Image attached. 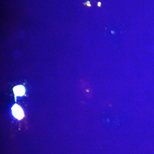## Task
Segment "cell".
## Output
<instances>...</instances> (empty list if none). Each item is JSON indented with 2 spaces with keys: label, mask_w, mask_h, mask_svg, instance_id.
I'll return each mask as SVG.
<instances>
[{
  "label": "cell",
  "mask_w": 154,
  "mask_h": 154,
  "mask_svg": "<svg viewBox=\"0 0 154 154\" xmlns=\"http://www.w3.org/2000/svg\"><path fill=\"white\" fill-rule=\"evenodd\" d=\"M12 110L13 115L17 119L20 120L24 117V114L23 110L19 105H14L12 108Z\"/></svg>",
  "instance_id": "obj_1"
},
{
  "label": "cell",
  "mask_w": 154,
  "mask_h": 154,
  "mask_svg": "<svg viewBox=\"0 0 154 154\" xmlns=\"http://www.w3.org/2000/svg\"><path fill=\"white\" fill-rule=\"evenodd\" d=\"M14 94L16 96H23L25 93V89L22 86H17L14 89Z\"/></svg>",
  "instance_id": "obj_2"
}]
</instances>
